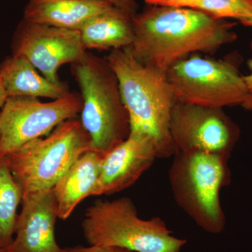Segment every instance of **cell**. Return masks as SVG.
<instances>
[{
	"label": "cell",
	"instance_id": "obj_3",
	"mask_svg": "<svg viewBox=\"0 0 252 252\" xmlns=\"http://www.w3.org/2000/svg\"><path fill=\"white\" fill-rule=\"evenodd\" d=\"M172 157L168 179L175 203L204 231L220 234L226 223L220 193L231 180L230 157L189 152Z\"/></svg>",
	"mask_w": 252,
	"mask_h": 252
},
{
	"label": "cell",
	"instance_id": "obj_23",
	"mask_svg": "<svg viewBox=\"0 0 252 252\" xmlns=\"http://www.w3.org/2000/svg\"><path fill=\"white\" fill-rule=\"evenodd\" d=\"M8 98L7 94H6V89L2 79L0 77V112L2 109L3 106L6 102V99Z\"/></svg>",
	"mask_w": 252,
	"mask_h": 252
},
{
	"label": "cell",
	"instance_id": "obj_22",
	"mask_svg": "<svg viewBox=\"0 0 252 252\" xmlns=\"http://www.w3.org/2000/svg\"><path fill=\"white\" fill-rule=\"evenodd\" d=\"M115 7L127 11L131 15L137 14V6L135 0H104Z\"/></svg>",
	"mask_w": 252,
	"mask_h": 252
},
{
	"label": "cell",
	"instance_id": "obj_10",
	"mask_svg": "<svg viewBox=\"0 0 252 252\" xmlns=\"http://www.w3.org/2000/svg\"><path fill=\"white\" fill-rule=\"evenodd\" d=\"M13 54L26 58L53 82H59V68L74 64L85 56L86 49L79 31L35 24L23 20L15 33Z\"/></svg>",
	"mask_w": 252,
	"mask_h": 252
},
{
	"label": "cell",
	"instance_id": "obj_19",
	"mask_svg": "<svg viewBox=\"0 0 252 252\" xmlns=\"http://www.w3.org/2000/svg\"><path fill=\"white\" fill-rule=\"evenodd\" d=\"M203 0H145L150 6H170L196 9Z\"/></svg>",
	"mask_w": 252,
	"mask_h": 252
},
{
	"label": "cell",
	"instance_id": "obj_26",
	"mask_svg": "<svg viewBox=\"0 0 252 252\" xmlns=\"http://www.w3.org/2000/svg\"><path fill=\"white\" fill-rule=\"evenodd\" d=\"M0 139H1V135H0Z\"/></svg>",
	"mask_w": 252,
	"mask_h": 252
},
{
	"label": "cell",
	"instance_id": "obj_1",
	"mask_svg": "<svg viewBox=\"0 0 252 252\" xmlns=\"http://www.w3.org/2000/svg\"><path fill=\"white\" fill-rule=\"evenodd\" d=\"M132 20L131 54L144 65L165 72L190 55L213 54L237 39L235 23L198 9L150 6Z\"/></svg>",
	"mask_w": 252,
	"mask_h": 252
},
{
	"label": "cell",
	"instance_id": "obj_4",
	"mask_svg": "<svg viewBox=\"0 0 252 252\" xmlns=\"http://www.w3.org/2000/svg\"><path fill=\"white\" fill-rule=\"evenodd\" d=\"M81 90L80 122L92 149L104 154L130 134L128 114L121 97L115 74L106 60L91 53L72 64Z\"/></svg>",
	"mask_w": 252,
	"mask_h": 252
},
{
	"label": "cell",
	"instance_id": "obj_5",
	"mask_svg": "<svg viewBox=\"0 0 252 252\" xmlns=\"http://www.w3.org/2000/svg\"><path fill=\"white\" fill-rule=\"evenodd\" d=\"M81 226L89 245L119 247L132 252H182L187 243L174 236L160 217L140 218L127 197L96 200L86 210Z\"/></svg>",
	"mask_w": 252,
	"mask_h": 252
},
{
	"label": "cell",
	"instance_id": "obj_6",
	"mask_svg": "<svg viewBox=\"0 0 252 252\" xmlns=\"http://www.w3.org/2000/svg\"><path fill=\"white\" fill-rule=\"evenodd\" d=\"M90 149V139L80 120L72 119L4 158L24 195L54 189L72 164Z\"/></svg>",
	"mask_w": 252,
	"mask_h": 252
},
{
	"label": "cell",
	"instance_id": "obj_12",
	"mask_svg": "<svg viewBox=\"0 0 252 252\" xmlns=\"http://www.w3.org/2000/svg\"><path fill=\"white\" fill-rule=\"evenodd\" d=\"M15 238L4 252H65L57 243V202L53 189L24 194Z\"/></svg>",
	"mask_w": 252,
	"mask_h": 252
},
{
	"label": "cell",
	"instance_id": "obj_13",
	"mask_svg": "<svg viewBox=\"0 0 252 252\" xmlns=\"http://www.w3.org/2000/svg\"><path fill=\"white\" fill-rule=\"evenodd\" d=\"M114 7L104 0H29L23 20L79 31L92 18Z\"/></svg>",
	"mask_w": 252,
	"mask_h": 252
},
{
	"label": "cell",
	"instance_id": "obj_21",
	"mask_svg": "<svg viewBox=\"0 0 252 252\" xmlns=\"http://www.w3.org/2000/svg\"><path fill=\"white\" fill-rule=\"evenodd\" d=\"M248 66L250 70V74L246 76H243L248 94H247L246 99H245L244 103L242 104V107L246 109V110L252 112V59H250L249 61Z\"/></svg>",
	"mask_w": 252,
	"mask_h": 252
},
{
	"label": "cell",
	"instance_id": "obj_16",
	"mask_svg": "<svg viewBox=\"0 0 252 252\" xmlns=\"http://www.w3.org/2000/svg\"><path fill=\"white\" fill-rule=\"evenodd\" d=\"M132 16L127 11L114 7L90 20L79 31L86 51H112L130 46L134 38Z\"/></svg>",
	"mask_w": 252,
	"mask_h": 252
},
{
	"label": "cell",
	"instance_id": "obj_9",
	"mask_svg": "<svg viewBox=\"0 0 252 252\" xmlns=\"http://www.w3.org/2000/svg\"><path fill=\"white\" fill-rule=\"evenodd\" d=\"M170 131L175 154L202 152L229 157L240 133L223 109L178 101L172 109Z\"/></svg>",
	"mask_w": 252,
	"mask_h": 252
},
{
	"label": "cell",
	"instance_id": "obj_8",
	"mask_svg": "<svg viewBox=\"0 0 252 252\" xmlns=\"http://www.w3.org/2000/svg\"><path fill=\"white\" fill-rule=\"evenodd\" d=\"M82 99L72 94L41 102L36 97H8L0 112V158L51 133L81 112Z\"/></svg>",
	"mask_w": 252,
	"mask_h": 252
},
{
	"label": "cell",
	"instance_id": "obj_11",
	"mask_svg": "<svg viewBox=\"0 0 252 252\" xmlns=\"http://www.w3.org/2000/svg\"><path fill=\"white\" fill-rule=\"evenodd\" d=\"M157 158V149L149 137L129 134L125 140L102 154L98 180L91 196L112 195L129 188Z\"/></svg>",
	"mask_w": 252,
	"mask_h": 252
},
{
	"label": "cell",
	"instance_id": "obj_2",
	"mask_svg": "<svg viewBox=\"0 0 252 252\" xmlns=\"http://www.w3.org/2000/svg\"><path fill=\"white\" fill-rule=\"evenodd\" d=\"M106 61L117 79L128 114L130 134L149 137L158 158L173 157L175 149L170 124L177 99L167 72L138 62L128 47L112 50Z\"/></svg>",
	"mask_w": 252,
	"mask_h": 252
},
{
	"label": "cell",
	"instance_id": "obj_18",
	"mask_svg": "<svg viewBox=\"0 0 252 252\" xmlns=\"http://www.w3.org/2000/svg\"><path fill=\"white\" fill-rule=\"evenodd\" d=\"M196 9L216 19L240 21L252 18V0H203Z\"/></svg>",
	"mask_w": 252,
	"mask_h": 252
},
{
	"label": "cell",
	"instance_id": "obj_15",
	"mask_svg": "<svg viewBox=\"0 0 252 252\" xmlns=\"http://www.w3.org/2000/svg\"><path fill=\"white\" fill-rule=\"evenodd\" d=\"M8 97H45L54 100L71 94L64 83H55L38 72L26 58L12 54L0 64Z\"/></svg>",
	"mask_w": 252,
	"mask_h": 252
},
{
	"label": "cell",
	"instance_id": "obj_25",
	"mask_svg": "<svg viewBox=\"0 0 252 252\" xmlns=\"http://www.w3.org/2000/svg\"><path fill=\"white\" fill-rule=\"evenodd\" d=\"M0 252H4V250H1V249H0Z\"/></svg>",
	"mask_w": 252,
	"mask_h": 252
},
{
	"label": "cell",
	"instance_id": "obj_17",
	"mask_svg": "<svg viewBox=\"0 0 252 252\" xmlns=\"http://www.w3.org/2000/svg\"><path fill=\"white\" fill-rule=\"evenodd\" d=\"M23 191L15 180L5 158H0V249L4 250L14 240L18 208Z\"/></svg>",
	"mask_w": 252,
	"mask_h": 252
},
{
	"label": "cell",
	"instance_id": "obj_24",
	"mask_svg": "<svg viewBox=\"0 0 252 252\" xmlns=\"http://www.w3.org/2000/svg\"><path fill=\"white\" fill-rule=\"evenodd\" d=\"M241 23L244 25V26H248V27H252V18L246 20V21H244L243 22H241Z\"/></svg>",
	"mask_w": 252,
	"mask_h": 252
},
{
	"label": "cell",
	"instance_id": "obj_14",
	"mask_svg": "<svg viewBox=\"0 0 252 252\" xmlns=\"http://www.w3.org/2000/svg\"><path fill=\"white\" fill-rule=\"evenodd\" d=\"M102 157L94 149L87 151L58 181L53 190L60 220H67L83 200L91 196L98 180Z\"/></svg>",
	"mask_w": 252,
	"mask_h": 252
},
{
	"label": "cell",
	"instance_id": "obj_7",
	"mask_svg": "<svg viewBox=\"0 0 252 252\" xmlns=\"http://www.w3.org/2000/svg\"><path fill=\"white\" fill-rule=\"evenodd\" d=\"M167 77L176 99L184 103L223 109L242 106L248 94L243 76L229 61L192 54L169 68Z\"/></svg>",
	"mask_w": 252,
	"mask_h": 252
},
{
	"label": "cell",
	"instance_id": "obj_20",
	"mask_svg": "<svg viewBox=\"0 0 252 252\" xmlns=\"http://www.w3.org/2000/svg\"><path fill=\"white\" fill-rule=\"evenodd\" d=\"M65 252H132L127 249L114 246L90 245L89 247L76 246L64 248Z\"/></svg>",
	"mask_w": 252,
	"mask_h": 252
}]
</instances>
